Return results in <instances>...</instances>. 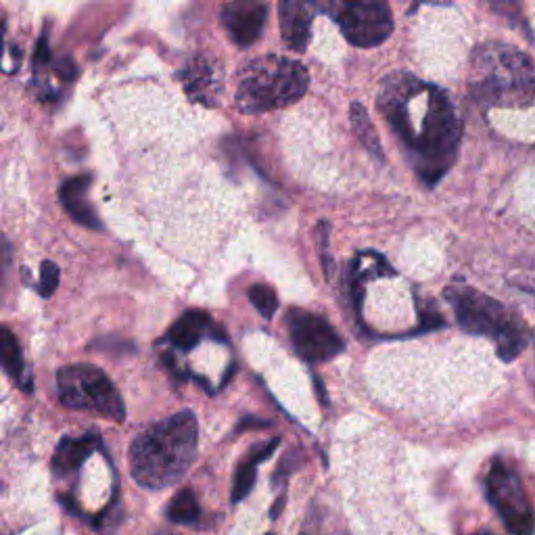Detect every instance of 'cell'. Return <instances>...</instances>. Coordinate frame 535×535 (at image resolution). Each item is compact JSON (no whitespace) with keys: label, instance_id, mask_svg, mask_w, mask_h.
Here are the masks:
<instances>
[{"label":"cell","instance_id":"e0dca14e","mask_svg":"<svg viewBox=\"0 0 535 535\" xmlns=\"http://www.w3.org/2000/svg\"><path fill=\"white\" fill-rule=\"evenodd\" d=\"M0 366H3L7 375H11L21 387H26V362H23L17 337L7 327H0Z\"/></svg>","mask_w":535,"mask_h":535},{"label":"cell","instance_id":"44dd1931","mask_svg":"<svg viewBox=\"0 0 535 535\" xmlns=\"http://www.w3.org/2000/svg\"><path fill=\"white\" fill-rule=\"evenodd\" d=\"M59 278H61L59 266L55 262H44L40 268V287H38L40 295L51 297L55 293V289L59 287Z\"/></svg>","mask_w":535,"mask_h":535},{"label":"cell","instance_id":"5bb4252c","mask_svg":"<svg viewBox=\"0 0 535 535\" xmlns=\"http://www.w3.org/2000/svg\"><path fill=\"white\" fill-rule=\"evenodd\" d=\"M207 333H218L216 327L209 320V316L201 310L186 312L168 333V339L172 345L180 347V350H193V347L207 335Z\"/></svg>","mask_w":535,"mask_h":535},{"label":"cell","instance_id":"4fadbf2b","mask_svg":"<svg viewBox=\"0 0 535 535\" xmlns=\"http://www.w3.org/2000/svg\"><path fill=\"white\" fill-rule=\"evenodd\" d=\"M88 189H90V176L82 174V176H74L65 180V184L61 186L59 197L61 203L65 207V212L72 216V220H76L78 224L92 228V230H101L103 224L97 218V212L92 209V205L88 203Z\"/></svg>","mask_w":535,"mask_h":535},{"label":"cell","instance_id":"d6986e66","mask_svg":"<svg viewBox=\"0 0 535 535\" xmlns=\"http://www.w3.org/2000/svg\"><path fill=\"white\" fill-rule=\"evenodd\" d=\"M352 124H354L356 134L360 136V141L364 143V147L372 155H375L379 161H383V149H381V143H379L377 130H375V126H372V122L368 118L366 109L362 107V103H354L352 105Z\"/></svg>","mask_w":535,"mask_h":535},{"label":"cell","instance_id":"7c38bea8","mask_svg":"<svg viewBox=\"0 0 535 535\" xmlns=\"http://www.w3.org/2000/svg\"><path fill=\"white\" fill-rule=\"evenodd\" d=\"M314 3H304V0H285L278 7L281 13V32L283 40L291 51H306V46L312 36V21H314Z\"/></svg>","mask_w":535,"mask_h":535},{"label":"cell","instance_id":"3957f363","mask_svg":"<svg viewBox=\"0 0 535 535\" xmlns=\"http://www.w3.org/2000/svg\"><path fill=\"white\" fill-rule=\"evenodd\" d=\"M306 88L304 65L281 55H268L245 65L239 74L235 103L243 113H264L301 99Z\"/></svg>","mask_w":535,"mask_h":535},{"label":"cell","instance_id":"ac0fdd59","mask_svg":"<svg viewBox=\"0 0 535 535\" xmlns=\"http://www.w3.org/2000/svg\"><path fill=\"white\" fill-rule=\"evenodd\" d=\"M199 515L201 510L193 490L178 492L168 506V519L178 525H195L199 521Z\"/></svg>","mask_w":535,"mask_h":535},{"label":"cell","instance_id":"ffe728a7","mask_svg":"<svg viewBox=\"0 0 535 535\" xmlns=\"http://www.w3.org/2000/svg\"><path fill=\"white\" fill-rule=\"evenodd\" d=\"M249 299L264 318H272L278 310V297L268 285H253L249 289Z\"/></svg>","mask_w":535,"mask_h":535},{"label":"cell","instance_id":"277c9868","mask_svg":"<svg viewBox=\"0 0 535 535\" xmlns=\"http://www.w3.org/2000/svg\"><path fill=\"white\" fill-rule=\"evenodd\" d=\"M446 297L456 312L460 327L471 335H490L498 343V354L504 362L515 360L529 343V329L521 320L475 289L454 287L446 291Z\"/></svg>","mask_w":535,"mask_h":535},{"label":"cell","instance_id":"7a4b0ae2","mask_svg":"<svg viewBox=\"0 0 535 535\" xmlns=\"http://www.w3.org/2000/svg\"><path fill=\"white\" fill-rule=\"evenodd\" d=\"M197 418L193 412H178L134 439L130 469L138 485L164 490L176 483L197 456Z\"/></svg>","mask_w":535,"mask_h":535},{"label":"cell","instance_id":"cb8c5ba5","mask_svg":"<svg viewBox=\"0 0 535 535\" xmlns=\"http://www.w3.org/2000/svg\"><path fill=\"white\" fill-rule=\"evenodd\" d=\"M5 30H7V23H5V17L0 15V57H3L5 53Z\"/></svg>","mask_w":535,"mask_h":535},{"label":"cell","instance_id":"8fae6325","mask_svg":"<svg viewBox=\"0 0 535 535\" xmlns=\"http://www.w3.org/2000/svg\"><path fill=\"white\" fill-rule=\"evenodd\" d=\"M186 95L203 105H216L222 95V69L207 57H195L180 72Z\"/></svg>","mask_w":535,"mask_h":535},{"label":"cell","instance_id":"ba28073f","mask_svg":"<svg viewBox=\"0 0 535 535\" xmlns=\"http://www.w3.org/2000/svg\"><path fill=\"white\" fill-rule=\"evenodd\" d=\"M487 500L498 510L510 535H533V510L521 477L496 460L485 479Z\"/></svg>","mask_w":535,"mask_h":535},{"label":"cell","instance_id":"2e32d148","mask_svg":"<svg viewBox=\"0 0 535 535\" xmlns=\"http://www.w3.org/2000/svg\"><path fill=\"white\" fill-rule=\"evenodd\" d=\"M278 446V439L266 441V444L255 446L247 458L239 464V469L235 473V483H232V502H241L255 483V471H258L260 464L272 456V452Z\"/></svg>","mask_w":535,"mask_h":535},{"label":"cell","instance_id":"9c48e42d","mask_svg":"<svg viewBox=\"0 0 535 535\" xmlns=\"http://www.w3.org/2000/svg\"><path fill=\"white\" fill-rule=\"evenodd\" d=\"M287 327L295 352L306 362H327L343 352V341L331 324L306 310H291L287 314Z\"/></svg>","mask_w":535,"mask_h":535},{"label":"cell","instance_id":"7402d4cb","mask_svg":"<svg viewBox=\"0 0 535 535\" xmlns=\"http://www.w3.org/2000/svg\"><path fill=\"white\" fill-rule=\"evenodd\" d=\"M11 258H13L11 245L3 235H0V295H3L7 289L9 272H11Z\"/></svg>","mask_w":535,"mask_h":535},{"label":"cell","instance_id":"603a6c76","mask_svg":"<svg viewBox=\"0 0 535 535\" xmlns=\"http://www.w3.org/2000/svg\"><path fill=\"white\" fill-rule=\"evenodd\" d=\"M51 63V51H49V38H46V34L38 40L36 44V55H34V65L36 69H42Z\"/></svg>","mask_w":535,"mask_h":535},{"label":"cell","instance_id":"8992f818","mask_svg":"<svg viewBox=\"0 0 535 535\" xmlns=\"http://www.w3.org/2000/svg\"><path fill=\"white\" fill-rule=\"evenodd\" d=\"M57 389L67 408L97 412L118 423L126 418V408L118 389L97 366L76 364L61 368L57 372Z\"/></svg>","mask_w":535,"mask_h":535},{"label":"cell","instance_id":"5b68a950","mask_svg":"<svg viewBox=\"0 0 535 535\" xmlns=\"http://www.w3.org/2000/svg\"><path fill=\"white\" fill-rule=\"evenodd\" d=\"M473 88L485 99H523L533 95V65L513 46L487 44L473 55Z\"/></svg>","mask_w":535,"mask_h":535},{"label":"cell","instance_id":"30bf717a","mask_svg":"<svg viewBox=\"0 0 535 535\" xmlns=\"http://www.w3.org/2000/svg\"><path fill=\"white\" fill-rule=\"evenodd\" d=\"M268 19V7L264 3H230L222 9V23L230 38L241 46H249L260 38Z\"/></svg>","mask_w":535,"mask_h":535},{"label":"cell","instance_id":"52a82bcc","mask_svg":"<svg viewBox=\"0 0 535 535\" xmlns=\"http://www.w3.org/2000/svg\"><path fill=\"white\" fill-rule=\"evenodd\" d=\"M316 9L329 13L343 32V36L354 46L370 49L385 42L393 32L391 9L381 0H352V3H327L316 5Z\"/></svg>","mask_w":535,"mask_h":535},{"label":"cell","instance_id":"9a60e30c","mask_svg":"<svg viewBox=\"0 0 535 535\" xmlns=\"http://www.w3.org/2000/svg\"><path fill=\"white\" fill-rule=\"evenodd\" d=\"M97 437L95 435H86L80 439H72V437H65L55 456H53V471L57 475H67V473H74L76 469L82 467V462L95 452L97 448Z\"/></svg>","mask_w":535,"mask_h":535},{"label":"cell","instance_id":"6da1fadb","mask_svg":"<svg viewBox=\"0 0 535 535\" xmlns=\"http://www.w3.org/2000/svg\"><path fill=\"white\" fill-rule=\"evenodd\" d=\"M379 109L414 157L418 174L437 182L452 166L460 138V120L444 90L395 74L383 82Z\"/></svg>","mask_w":535,"mask_h":535}]
</instances>
